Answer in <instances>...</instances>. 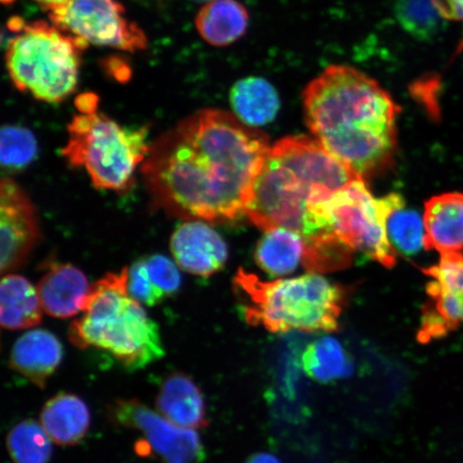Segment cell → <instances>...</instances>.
<instances>
[{
	"mask_svg": "<svg viewBox=\"0 0 463 463\" xmlns=\"http://www.w3.org/2000/svg\"><path fill=\"white\" fill-rule=\"evenodd\" d=\"M8 28L15 36L7 44L5 66L16 89L48 103L71 95L86 46L43 21L26 23L14 16Z\"/></svg>",
	"mask_w": 463,
	"mask_h": 463,
	"instance_id": "obj_6",
	"label": "cell"
},
{
	"mask_svg": "<svg viewBox=\"0 0 463 463\" xmlns=\"http://www.w3.org/2000/svg\"><path fill=\"white\" fill-rule=\"evenodd\" d=\"M90 289L82 270L62 263L51 264L37 286L43 311L58 318L72 317L82 312Z\"/></svg>",
	"mask_w": 463,
	"mask_h": 463,
	"instance_id": "obj_14",
	"label": "cell"
},
{
	"mask_svg": "<svg viewBox=\"0 0 463 463\" xmlns=\"http://www.w3.org/2000/svg\"><path fill=\"white\" fill-rule=\"evenodd\" d=\"M38 144L31 130L5 126L0 135V162L4 169L17 172L25 169L36 158Z\"/></svg>",
	"mask_w": 463,
	"mask_h": 463,
	"instance_id": "obj_28",
	"label": "cell"
},
{
	"mask_svg": "<svg viewBox=\"0 0 463 463\" xmlns=\"http://www.w3.org/2000/svg\"><path fill=\"white\" fill-rule=\"evenodd\" d=\"M426 250L443 254L463 250V194L445 193L425 203Z\"/></svg>",
	"mask_w": 463,
	"mask_h": 463,
	"instance_id": "obj_15",
	"label": "cell"
},
{
	"mask_svg": "<svg viewBox=\"0 0 463 463\" xmlns=\"http://www.w3.org/2000/svg\"><path fill=\"white\" fill-rule=\"evenodd\" d=\"M230 101L236 118L252 128L271 123L280 109L279 95L275 87L258 77L236 82L232 87Z\"/></svg>",
	"mask_w": 463,
	"mask_h": 463,
	"instance_id": "obj_20",
	"label": "cell"
},
{
	"mask_svg": "<svg viewBox=\"0 0 463 463\" xmlns=\"http://www.w3.org/2000/svg\"><path fill=\"white\" fill-rule=\"evenodd\" d=\"M98 103L99 98L95 94H82L75 99V107L78 111L82 114H90L98 111Z\"/></svg>",
	"mask_w": 463,
	"mask_h": 463,
	"instance_id": "obj_32",
	"label": "cell"
},
{
	"mask_svg": "<svg viewBox=\"0 0 463 463\" xmlns=\"http://www.w3.org/2000/svg\"><path fill=\"white\" fill-rule=\"evenodd\" d=\"M404 206L402 195L391 194L375 199L364 178H357L308 207L306 239L332 233L352 250L361 251L385 268L396 264L387 235V220Z\"/></svg>",
	"mask_w": 463,
	"mask_h": 463,
	"instance_id": "obj_8",
	"label": "cell"
},
{
	"mask_svg": "<svg viewBox=\"0 0 463 463\" xmlns=\"http://www.w3.org/2000/svg\"><path fill=\"white\" fill-rule=\"evenodd\" d=\"M111 420L141 433L137 454L162 463H201L205 458L199 433L174 424L137 399H120L109 408Z\"/></svg>",
	"mask_w": 463,
	"mask_h": 463,
	"instance_id": "obj_10",
	"label": "cell"
},
{
	"mask_svg": "<svg viewBox=\"0 0 463 463\" xmlns=\"http://www.w3.org/2000/svg\"><path fill=\"white\" fill-rule=\"evenodd\" d=\"M148 133L147 126L123 127L98 111L80 113L68 126L61 155L69 165L84 167L97 189L123 194L147 157Z\"/></svg>",
	"mask_w": 463,
	"mask_h": 463,
	"instance_id": "obj_7",
	"label": "cell"
},
{
	"mask_svg": "<svg viewBox=\"0 0 463 463\" xmlns=\"http://www.w3.org/2000/svg\"><path fill=\"white\" fill-rule=\"evenodd\" d=\"M143 260L150 281L162 298L165 299L177 293L182 278L175 263L160 254L143 258Z\"/></svg>",
	"mask_w": 463,
	"mask_h": 463,
	"instance_id": "obj_29",
	"label": "cell"
},
{
	"mask_svg": "<svg viewBox=\"0 0 463 463\" xmlns=\"http://www.w3.org/2000/svg\"><path fill=\"white\" fill-rule=\"evenodd\" d=\"M270 146L235 115L207 109L150 145L142 173L156 206L190 222H232L246 215Z\"/></svg>",
	"mask_w": 463,
	"mask_h": 463,
	"instance_id": "obj_1",
	"label": "cell"
},
{
	"mask_svg": "<svg viewBox=\"0 0 463 463\" xmlns=\"http://www.w3.org/2000/svg\"><path fill=\"white\" fill-rule=\"evenodd\" d=\"M7 447L14 463H49L53 451L49 434L33 420H23L11 430Z\"/></svg>",
	"mask_w": 463,
	"mask_h": 463,
	"instance_id": "obj_25",
	"label": "cell"
},
{
	"mask_svg": "<svg viewBox=\"0 0 463 463\" xmlns=\"http://www.w3.org/2000/svg\"><path fill=\"white\" fill-rule=\"evenodd\" d=\"M40 239L36 211L13 179L0 183V268L5 275L25 262Z\"/></svg>",
	"mask_w": 463,
	"mask_h": 463,
	"instance_id": "obj_12",
	"label": "cell"
},
{
	"mask_svg": "<svg viewBox=\"0 0 463 463\" xmlns=\"http://www.w3.org/2000/svg\"><path fill=\"white\" fill-rule=\"evenodd\" d=\"M128 268L90 286L83 317L73 321L69 339L80 349L109 353L129 370L147 367L165 355L157 323L128 292Z\"/></svg>",
	"mask_w": 463,
	"mask_h": 463,
	"instance_id": "obj_4",
	"label": "cell"
},
{
	"mask_svg": "<svg viewBox=\"0 0 463 463\" xmlns=\"http://www.w3.org/2000/svg\"><path fill=\"white\" fill-rule=\"evenodd\" d=\"M245 463H282L277 456L269 453L254 454Z\"/></svg>",
	"mask_w": 463,
	"mask_h": 463,
	"instance_id": "obj_34",
	"label": "cell"
},
{
	"mask_svg": "<svg viewBox=\"0 0 463 463\" xmlns=\"http://www.w3.org/2000/svg\"><path fill=\"white\" fill-rule=\"evenodd\" d=\"M445 20L463 23V0H437Z\"/></svg>",
	"mask_w": 463,
	"mask_h": 463,
	"instance_id": "obj_31",
	"label": "cell"
},
{
	"mask_svg": "<svg viewBox=\"0 0 463 463\" xmlns=\"http://www.w3.org/2000/svg\"><path fill=\"white\" fill-rule=\"evenodd\" d=\"M249 14L237 0H211L195 19L200 36L213 46H227L247 32Z\"/></svg>",
	"mask_w": 463,
	"mask_h": 463,
	"instance_id": "obj_21",
	"label": "cell"
},
{
	"mask_svg": "<svg viewBox=\"0 0 463 463\" xmlns=\"http://www.w3.org/2000/svg\"><path fill=\"white\" fill-rule=\"evenodd\" d=\"M302 366L310 379L320 383L347 378L353 373L352 358L335 338L324 335L312 341L303 352Z\"/></svg>",
	"mask_w": 463,
	"mask_h": 463,
	"instance_id": "obj_23",
	"label": "cell"
},
{
	"mask_svg": "<svg viewBox=\"0 0 463 463\" xmlns=\"http://www.w3.org/2000/svg\"><path fill=\"white\" fill-rule=\"evenodd\" d=\"M422 273L430 280L418 339L427 344L445 337L463 324V250L439 256V263Z\"/></svg>",
	"mask_w": 463,
	"mask_h": 463,
	"instance_id": "obj_11",
	"label": "cell"
},
{
	"mask_svg": "<svg viewBox=\"0 0 463 463\" xmlns=\"http://www.w3.org/2000/svg\"><path fill=\"white\" fill-rule=\"evenodd\" d=\"M357 178L363 177L316 138H281L266 156L253 184L246 215L260 230L287 229L305 239L309 204Z\"/></svg>",
	"mask_w": 463,
	"mask_h": 463,
	"instance_id": "obj_3",
	"label": "cell"
},
{
	"mask_svg": "<svg viewBox=\"0 0 463 463\" xmlns=\"http://www.w3.org/2000/svg\"><path fill=\"white\" fill-rule=\"evenodd\" d=\"M246 321L271 333L338 331L345 292L316 274L263 281L244 269L234 277Z\"/></svg>",
	"mask_w": 463,
	"mask_h": 463,
	"instance_id": "obj_5",
	"label": "cell"
},
{
	"mask_svg": "<svg viewBox=\"0 0 463 463\" xmlns=\"http://www.w3.org/2000/svg\"><path fill=\"white\" fill-rule=\"evenodd\" d=\"M43 305L37 288L26 278L5 275L0 286V321L10 331L31 328L43 321Z\"/></svg>",
	"mask_w": 463,
	"mask_h": 463,
	"instance_id": "obj_19",
	"label": "cell"
},
{
	"mask_svg": "<svg viewBox=\"0 0 463 463\" xmlns=\"http://www.w3.org/2000/svg\"><path fill=\"white\" fill-rule=\"evenodd\" d=\"M156 408L165 419L187 430H203L210 424L200 387L183 373L165 376L156 397Z\"/></svg>",
	"mask_w": 463,
	"mask_h": 463,
	"instance_id": "obj_16",
	"label": "cell"
},
{
	"mask_svg": "<svg viewBox=\"0 0 463 463\" xmlns=\"http://www.w3.org/2000/svg\"><path fill=\"white\" fill-rule=\"evenodd\" d=\"M353 251L332 233L312 236L305 240L303 265L310 273L343 269L351 264Z\"/></svg>",
	"mask_w": 463,
	"mask_h": 463,
	"instance_id": "obj_26",
	"label": "cell"
},
{
	"mask_svg": "<svg viewBox=\"0 0 463 463\" xmlns=\"http://www.w3.org/2000/svg\"><path fill=\"white\" fill-rule=\"evenodd\" d=\"M395 16L403 31L420 42L436 38L448 22L437 0H397Z\"/></svg>",
	"mask_w": 463,
	"mask_h": 463,
	"instance_id": "obj_24",
	"label": "cell"
},
{
	"mask_svg": "<svg viewBox=\"0 0 463 463\" xmlns=\"http://www.w3.org/2000/svg\"><path fill=\"white\" fill-rule=\"evenodd\" d=\"M174 260L186 273L199 277L215 275L228 260V246L222 237L204 222L178 225L171 237Z\"/></svg>",
	"mask_w": 463,
	"mask_h": 463,
	"instance_id": "obj_13",
	"label": "cell"
},
{
	"mask_svg": "<svg viewBox=\"0 0 463 463\" xmlns=\"http://www.w3.org/2000/svg\"><path fill=\"white\" fill-rule=\"evenodd\" d=\"M2 2H3L4 4H7V5H9V4H13L14 2H15V0H2Z\"/></svg>",
	"mask_w": 463,
	"mask_h": 463,
	"instance_id": "obj_35",
	"label": "cell"
},
{
	"mask_svg": "<svg viewBox=\"0 0 463 463\" xmlns=\"http://www.w3.org/2000/svg\"><path fill=\"white\" fill-rule=\"evenodd\" d=\"M386 229L393 250L403 256H415L424 248V218L418 212L398 208L387 220Z\"/></svg>",
	"mask_w": 463,
	"mask_h": 463,
	"instance_id": "obj_27",
	"label": "cell"
},
{
	"mask_svg": "<svg viewBox=\"0 0 463 463\" xmlns=\"http://www.w3.org/2000/svg\"><path fill=\"white\" fill-rule=\"evenodd\" d=\"M304 237L297 232L276 229L266 232L260 240L256 260L260 269L271 276L291 274L303 263Z\"/></svg>",
	"mask_w": 463,
	"mask_h": 463,
	"instance_id": "obj_22",
	"label": "cell"
},
{
	"mask_svg": "<svg viewBox=\"0 0 463 463\" xmlns=\"http://www.w3.org/2000/svg\"><path fill=\"white\" fill-rule=\"evenodd\" d=\"M127 285L130 297L142 305L154 307L165 299L150 281L143 259L136 260L128 269Z\"/></svg>",
	"mask_w": 463,
	"mask_h": 463,
	"instance_id": "obj_30",
	"label": "cell"
},
{
	"mask_svg": "<svg viewBox=\"0 0 463 463\" xmlns=\"http://www.w3.org/2000/svg\"><path fill=\"white\" fill-rule=\"evenodd\" d=\"M125 13L118 0H71L49 17L52 24L86 48L94 44L130 53L146 49V33L127 19Z\"/></svg>",
	"mask_w": 463,
	"mask_h": 463,
	"instance_id": "obj_9",
	"label": "cell"
},
{
	"mask_svg": "<svg viewBox=\"0 0 463 463\" xmlns=\"http://www.w3.org/2000/svg\"><path fill=\"white\" fill-rule=\"evenodd\" d=\"M40 424L52 441L61 447H71L82 441L89 432L90 409L82 399L73 393H58L44 404Z\"/></svg>",
	"mask_w": 463,
	"mask_h": 463,
	"instance_id": "obj_18",
	"label": "cell"
},
{
	"mask_svg": "<svg viewBox=\"0 0 463 463\" xmlns=\"http://www.w3.org/2000/svg\"><path fill=\"white\" fill-rule=\"evenodd\" d=\"M62 345L55 335L34 329L15 341L10 366L39 387L53 375L62 361Z\"/></svg>",
	"mask_w": 463,
	"mask_h": 463,
	"instance_id": "obj_17",
	"label": "cell"
},
{
	"mask_svg": "<svg viewBox=\"0 0 463 463\" xmlns=\"http://www.w3.org/2000/svg\"><path fill=\"white\" fill-rule=\"evenodd\" d=\"M302 101L312 136L358 176L374 175L392 164L402 109L369 75L329 66L305 87Z\"/></svg>",
	"mask_w": 463,
	"mask_h": 463,
	"instance_id": "obj_2",
	"label": "cell"
},
{
	"mask_svg": "<svg viewBox=\"0 0 463 463\" xmlns=\"http://www.w3.org/2000/svg\"><path fill=\"white\" fill-rule=\"evenodd\" d=\"M33 2L42 5L45 11H48V14H51L53 11L65 7L71 0H33Z\"/></svg>",
	"mask_w": 463,
	"mask_h": 463,
	"instance_id": "obj_33",
	"label": "cell"
}]
</instances>
